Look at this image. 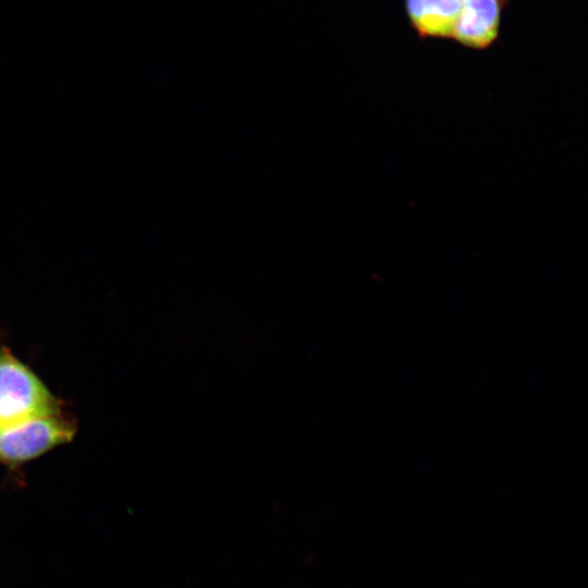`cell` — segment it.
Listing matches in <instances>:
<instances>
[{"instance_id": "obj_3", "label": "cell", "mask_w": 588, "mask_h": 588, "mask_svg": "<svg viewBox=\"0 0 588 588\" xmlns=\"http://www.w3.org/2000/svg\"><path fill=\"white\" fill-rule=\"evenodd\" d=\"M510 0H462L452 40L473 50H485L500 36L502 14Z\"/></svg>"}, {"instance_id": "obj_4", "label": "cell", "mask_w": 588, "mask_h": 588, "mask_svg": "<svg viewBox=\"0 0 588 588\" xmlns=\"http://www.w3.org/2000/svg\"><path fill=\"white\" fill-rule=\"evenodd\" d=\"M411 28L420 39H451L462 0H404Z\"/></svg>"}, {"instance_id": "obj_1", "label": "cell", "mask_w": 588, "mask_h": 588, "mask_svg": "<svg viewBox=\"0 0 588 588\" xmlns=\"http://www.w3.org/2000/svg\"><path fill=\"white\" fill-rule=\"evenodd\" d=\"M61 411L40 378L9 348L0 347V428Z\"/></svg>"}, {"instance_id": "obj_2", "label": "cell", "mask_w": 588, "mask_h": 588, "mask_svg": "<svg viewBox=\"0 0 588 588\" xmlns=\"http://www.w3.org/2000/svg\"><path fill=\"white\" fill-rule=\"evenodd\" d=\"M77 430L62 411L0 428V463L17 466L70 442Z\"/></svg>"}]
</instances>
